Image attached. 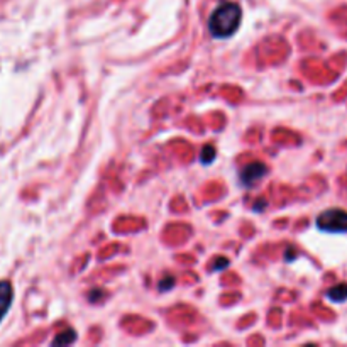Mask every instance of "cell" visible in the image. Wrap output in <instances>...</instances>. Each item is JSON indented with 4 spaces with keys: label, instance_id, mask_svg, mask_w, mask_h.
Returning a JSON list of instances; mask_svg holds the SVG:
<instances>
[{
    "label": "cell",
    "instance_id": "6da1fadb",
    "mask_svg": "<svg viewBox=\"0 0 347 347\" xmlns=\"http://www.w3.org/2000/svg\"><path fill=\"white\" fill-rule=\"evenodd\" d=\"M241 17H242L241 7L234 2H225L222 5H218L213 10V14L210 15L208 29L213 38L217 39L230 38L239 29V26H241Z\"/></svg>",
    "mask_w": 347,
    "mask_h": 347
},
{
    "label": "cell",
    "instance_id": "7a4b0ae2",
    "mask_svg": "<svg viewBox=\"0 0 347 347\" xmlns=\"http://www.w3.org/2000/svg\"><path fill=\"white\" fill-rule=\"evenodd\" d=\"M317 227L324 232L341 234L347 232V212L341 208H330L317 217Z\"/></svg>",
    "mask_w": 347,
    "mask_h": 347
},
{
    "label": "cell",
    "instance_id": "3957f363",
    "mask_svg": "<svg viewBox=\"0 0 347 347\" xmlns=\"http://www.w3.org/2000/svg\"><path fill=\"white\" fill-rule=\"evenodd\" d=\"M268 173L266 164L261 163V161H254V163L247 164V166L241 171V181L244 187H251L256 181H259L264 178Z\"/></svg>",
    "mask_w": 347,
    "mask_h": 347
},
{
    "label": "cell",
    "instance_id": "277c9868",
    "mask_svg": "<svg viewBox=\"0 0 347 347\" xmlns=\"http://www.w3.org/2000/svg\"><path fill=\"white\" fill-rule=\"evenodd\" d=\"M14 300V288L9 281H0V322L9 312Z\"/></svg>",
    "mask_w": 347,
    "mask_h": 347
},
{
    "label": "cell",
    "instance_id": "5b68a950",
    "mask_svg": "<svg viewBox=\"0 0 347 347\" xmlns=\"http://www.w3.org/2000/svg\"><path fill=\"white\" fill-rule=\"evenodd\" d=\"M327 298L334 303H342L347 300V283H339L327 291Z\"/></svg>",
    "mask_w": 347,
    "mask_h": 347
},
{
    "label": "cell",
    "instance_id": "8992f818",
    "mask_svg": "<svg viewBox=\"0 0 347 347\" xmlns=\"http://www.w3.org/2000/svg\"><path fill=\"white\" fill-rule=\"evenodd\" d=\"M76 341V334L73 329H66L63 332H60L56 339L53 341V346H69Z\"/></svg>",
    "mask_w": 347,
    "mask_h": 347
},
{
    "label": "cell",
    "instance_id": "52a82bcc",
    "mask_svg": "<svg viewBox=\"0 0 347 347\" xmlns=\"http://www.w3.org/2000/svg\"><path fill=\"white\" fill-rule=\"evenodd\" d=\"M213 159H215V147H213V146H205L204 149H202L200 161L204 164H210V163H213Z\"/></svg>",
    "mask_w": 347,
    "mask_h": 347
},
{
    "label": "cell",
    "instance_id": "ba28073f",
    "mask_svg": "<svg viewBox=\"0 0 347 347\" xmlns=\"http://www.w3.org/2000/svg\"><path fill=\"white\" fill-rule=\"evenodd\" d=\"M164 279H166V281L159 284V290L161 291H166V290H169V288L173 286V284H175V278H171V276H166Z\"/></svg>",
    "mask_w": 347,
    "mask_h": 347
},
{
    "label": "cell",
    "instance_id": "9c48e42d",
    "mask_svg": "<svg viewBox=\"0 0 347 347\" xmlns=\"http://www.w3.org/2000/svg\"><path fill=\"white\" fill-rule=\"evenodd\" d=\"M103 295H105V293H103L102 290H93V291H90L88 300H90V301H93V303H97V301L100 300Z\"/></svg>",
    "mask_w": 347,
    "mask_h": 347
},
{
    "label": "cell",
    "instance_id": "30bf717a",
    "mask_svg": "<svg viewBox=\"0 0 347 347\" xmlns=\"http://www.w3.org/2000/svg\"><path fill=\"white\" fill-rule=\"evenodd\" d=\"M264 205H266V202H259V204H258V205H256V207H254V208H256V210H259V208H263V207H264Z\"/></svg>",
    "mask_w": 347,
    "mask_h": 347
}]
</instances>
